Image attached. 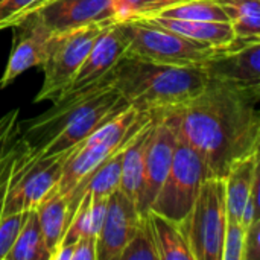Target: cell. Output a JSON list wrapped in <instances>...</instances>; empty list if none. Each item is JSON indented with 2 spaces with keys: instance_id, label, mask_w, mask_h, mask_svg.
Wrapping results in <instances>:
<instances>
[{
  "instance_id": "obj_4",
  "label": "cell",
  "mask_w": 260,
  "mask_h": 260,
  "mask_svg": "<svg viewBox=\"0 0 260 260\" xmlns=\"http://www.w3.org/2000/svg\"><path fill=\"white\" fill-rule=\"evenodd\" d=\"M111 23L113 21L93 23L50 35L46 47V56L41 64L44 81L34 99L35 104L41 101L55 102L62 96L82 66L91 46Z\"/></svg>"
},
{
  "instance_id": "obj_31",
  "label": "cell",
  "mask_w": 260,
  "mask_h": 260,
  "mask_svg": "<svg viewBox=\"0 0 260 260\" xmlns=\"http://www.w3.org/2000/svg\"><path fill=\"white\" fill-rule=\"evenodd\" d=\"M242 260H260V218L245 227Z\"/></svg>"
},
{
  "instance_id": "obj_23",
  "label": "cell",
  "mask_w": 260,
  "mask_h": 260,
  "mask_svg": "<svg viewBox=\"0 0 260 260\" xmlns=\"http://www.w3.org/2000/svg\"><path fill=\"white\" fill-rule=\"evenodd\" d=\"M155 15L181 18V20L229 21L227 14L215 0H183L180 3L165 8Z\"/></svg>"
},
{
  "instance_id": "obj_30",
  "label": "cell",
  "mask_w": 260,
  "mask_h": 260,
  "mask_svg": "<svg viewBox=\"0 0 260 260\" xmlns=\"http://www.w3.org/2000/svg\"><path fill=\"white\" fill-rule=\"evenodd\" d=\"M259 190H260V171L254 175L253 184H251V190L248 193L247 203L244 206L242 210V216H241V224L244 227H247L248 224H251L253 221L260 218V200H259Z\"/></svg>"
},
{
  "instance_id": "obj_28",
  "label": "cell",
  "mask_w": 260,
  "mask_h": 260,
  "mask_svg": "<svg viewBox=\"0 0 260 260\" xmlns=\"http://www.w3.org/2000/svg\"><path fill=\"white\" fill-rule=\"evenodd\" d=\"M244 233H245V227L241 224V221L227 218L221 260H242Z\"/></svg>"
},
{
  "instance_id": "obj_27",
  "label": "cell",
  "mask_w": 260,
  "mask_h": 260,
  "mask_svg": "<svg viewBox=\"0 0 260 260\" xmlns=\"http://www.w3.org/2000/svg\"><path fill=\"white\" fill-rule=\"evenodd\" d=\"M27 215H29V210H24V212L5 215L2 218L0 221V260H6V256L11 251Z\"/></svg>"
},
{
  "instance_id": "obj_17",
  "label": "cell",
  "mask_w": 260,
  "mask_h": 260,
  "mask_svg": "<svg viewBox=\"0 0 260 260\" xmlns=\"http://www.w3.org/2000/svg\"><path fill=\"white\" fill-rule=\"evenodd\" d=\"M260 171L259 151L235 161L229 169L224 180L225 187V209L227 218H233L241 221L244 206L247 203L248 193L251 190V184L254 175Z\"/></svg>"
},
{
  "instance_id": "obj_33",
  "label": "cell",
  "mask_w": 260,
  "mask_h": 260,
  "mask_svg": "<svg viewBox=\"0 0 260 260\" xmlns=\"http://www.w3.org/2000/svg\"><path fill=\"white\" fill-rule=\"evenodd\" d=\"M72 260H96V238L82 236L73 244Z\"/></svg>"
},
{
  "instance_id": "obj_29",
  "label": "cell",
  "mask_w": 260,
  "mask_h": 260,
  "mask_svg": "<svg viewBox=\"0 0 260 260\" xmlns=\"http://www.w3.org/2000/svg\"><path fill=\"white\" fill-rule=\"evenodd\" d=\"M44 2L46 0H0V30L11 27Z\"/></svg>"
},
{
  "instance_id": "obj_9",
  "label": "cell",
  "mask_w": 260,
  "mask_h": 260,
  "mask_svg": "<svg viewBox=\"0 0 260 260\" xmlns=\"http://www.w3.org/2000/svg\"><path fill=\"white\" fill-rule=\"evenodd\" d=\"M151 116L154 119V125L146 146L142 186L136 203L137 210L142 216L149 212L151 204L171 169L175 148L178 143V136L175 134L172 126L166 120L154 114Z\"/></svg>"
},
{
  "instance_id": "obj_6",
  "label": "cell",
  "mask_w": 260,
  "mask_h": 260,
  "mask_svg": "<svg viewBox=\"0 0 260 260\" xmlns=\"http://www.w3.org/2000/svg\"><path fill=\"white\" fill-rule=\"evenodd\" d=\"M193 260H221L227 225L225 187L222 178H207L180 222Z\"/></svg>"
},
{
  "instance_id": "obj_25",
  "label": "cell",
  "mask_w": 260,
  "mask_h": 260,
  "mask_svg": "<svg viewBox=\"0 0 260 260\" xmlns=\"http://www.w3.org/2000/svg\"><path fill=\"white\" fill-rule=\"evenodd\" d=\"M180 2L183 0H114V6L117 20H131L155 15Z\"/></svg>"
},
{
  "instance_id": "obj_2",
  "label": "cell",
  "mask_w": 260,
  "mask_h": 260,
  "mask_svg": "<svg viewBox=\"0 0 260 260\" xmlns=\"http://www.w3.org/2000/svg\"><path fill=\"white\" fill-rule=\"evenodd\" d=\"M113 87L140 113L178 107L203 91L209 78L201 66H171L125 55L110 73Z\"/></svg>"
},
{
  "instance_id": "obj_14",
  "label": "cell",
  "mask_w": 260,
  "mask_h": 260,
  "mask_svg": "<svg viewBox=\"0 0 260 260\" xmlns=\"http://www.w3.org/2000/svg\"><path fill=\"white\" fill-rule=\"evenodd\" d=\"M126 37L122 32L119 21L116 20L111 24H108L105 30L98 37L88 55L85 56L82 66L79 67L78 73L75 75L73 81L62 93V96L93 85L102 81L105 76H108L114 66L119 62V59L126 55Z\"/></svg>"
},
{
  "instance_id": "obj_1",
  "label": "cell",
  "mask_w": 260,
  "mask_h": 260,
  "mask_svg": "<svg viewBox=\"0 0 260 260\" xmlns=\"http://www.w3.org/2000/svg\"><path fill=\"white\" fill-rule=\"evenodd\" d=\"M259 98L260 87L209 78L190 101L151 114L166 120L204 158L210 178H224L235 161L259 151Z\"/></svg>"
},
{
  "instance_id": "obj_20",
  "label": "cell",
  "mask_w": 260,
  "mask_h": 260,
  "mask_svg": "<svg viewBox=\"0 0 260 260\" xmlns=\"http://www.w3.org/2000/svg\"><path fill=\"white\" fill-rule=\"evenodd\" d=\"M107 203L108 198H93L90 192H85L76 207L61 244H75L82 236L98 238L105 219Z\"/></svg>"
},
{
  "instance_id": "obj_16",
  "label": "cell",
  "mask_w": 260,
  "mask_h": 260,
  "mask_svg": "<svg viewBox=\"0 0 260 260\" xmlns=\"http://www.w3.org/2000/svg\"><path fill=\"white\" fill-rule=\"evenodd\" d=\"M152 125H154V119L151 116V119L142 128H139L122 148V177H120L119 190H122L136 203L140 193L145 154H146V146L149 142Z\"/></svg>"
},
{
  "instance_id": "obj_32",
  "label": "cell",
  "mask_w": 260,
  "mask_h": 260,
  "mask_svg": "<svg viewBox=\"0 0 260 260\" xmlns=\"http://www.w3.org/2000/svg\"><path fill=\"white\" fill-rule=\"evenodd\" d=\"M18 114H20V110L14 108L9 113H6L5 116L0 117V154L6 148L11 137L17 133Z\"/></svg>"
},
{
  "instance_id": "obj_13",
  "label": "cell",
  "mask_w": 260,
  "mask_h": 260,
  "mask_svg": "<svg viewBox=\"0 0 260 260\" xmlns=\"http://www.w3.org/2000/svg\"><path fill=\"white\" fill-rule=\"evenodd\" d=\"M34 12L52 34L117 20L114 0H46Z\"/></svg>"
},
{
  "instance_id": "obj_7",
  "label": "cell",
  "mask_w": 260,
  "mask_h": 260,
  "mask_svg": "<svg viewBox=\"0 0 260 260\" xmlns=\"http://www.w3.org/2000/svg\"><path fill=\"white\" fill-rule=\"evenodd\" d=\"M207 178H210V174L204 158L190 145L178 139L171 169L149 210L181 222L190 212Z\"/></svg>"
},
{
  "instance_id": "obj_24",
  "label": "cell",
  "mask_w": 260,
  "mask_h": 260,
  "mask_svg": "<svg viewBox=\"0 0 260 260\" xmlns=\"http://www.w3.org/2000/svg\"><path fill=\"white\" fill-rule=\"evenodd\" d=\"M120 260H158L146 215L140 216L137 229L120 254Z\"/></svg>"
},
{
  "instance_id": "obj_21",
  "label": "cell",
  "mask_w": 260,
  "mask_h": 260,
  "mask_svg": "<svg viewBox=\"0 0 260 260\" xmlns=\"http://www.w3.org/2000/svg\"><path fill=\"white\" fill-rule=\"evenodd\" d=\"M227 14L235 38L260 40V0H215Z\"/></svg>"
},
{
  "instance_id": "obj_3",
  "label": "cell",
  "mask_w": 260,
  "mask_h": 260,
  "mask_svg": "<svg viewBox=\"0 0 260 260\" xmlns=\"http://www.w3.org/2000/svg\"><path fill=\"white\" fill-rule=\"evenodd\" d=\"M149 119L151 113H140L129 107L98 128L85 140L64 152L62 171L56 184L58 192L66 198L82 178H85L104 160L120 149Z\"/></svg>"
},
{
  "instance_id": "obj_19",
  "label": "cell",
  "mask_w": 260,
  "mask_h": 260,
  "mask_svg": "<svg viewBox=\"0 0 260 260\" xmlns=\"http://www.w3.org/2000/svg\"><path fill=\"white\" fill-rule=\"evenodd\" d=\"M40 227L46 241V247L50 253V260L56 248L59 247L64 233L69 227L67 218V201L58 192V187L49 190V193L35 207Z\"/></svg>"
},
{
  "instance_id": "obj_26",
  "label": "cell",
  "mask_w": 260,
  "mask_h": 260,
  "mask_svg": "<svg viewBox=\"0 0 260 260\" xmlns=\"http://www.w3.org/2000/svg\"><path fill=\"white\" fill-rule=\"evenodd\" d=\"M15 136V134H14ZM11 140L8 142L6 148L0 154V221L3 218V210H5V201L8 195V187H9V180L12 174V168L15 163V158L21 149V139L18 140Z\"/></svg>"
},
{
  "instance_id": "obj_22",
  "label": "cell",
  "mask_w": 260,
  "mask_h": 260,
  "mask_svg": "<svg viewBox=\"0 0 260 260\" xmlns=\"http://www.w3.org/2000/svg\"><path fill=\"white\" fill-rule=\"evenodd\" d=\"M6 260H50V253L46 247L35 209L29 210Z\"/></svg>"
},
{
  "instance_id": "obj_5",
  "label": "cell",
  "mask_w": 260,
  "mask_h": 260,
  "mask_svg": "<svg viewBox=\"0 0 260 260\" xmlns=\"http://www.w3.org/2000/svg\"><path fill=\"white\" fill-rule=\"evenodd\" d=\"M126 37V55L171 66H200L218 49L177 35L148 18L117 20Z\"/></svg>"
},
{
  "instance_id": "obj_18",
  "label": "cell",
  "mask_w": 260,
  "mask_h": 260,
  "mask_svg": "<svg viewBox=\"0 0 260 260\" xmlns=\"http://www.w3.org/2000/svg\"><path fill=\"white\" fill-rule=\"evenodd\" d=\"M146 218L157 248L158 260H193L180 222L151 210L146 213Z\"/></svg>"
},
{
  "instance_id": "obj_10",
  "label": "cell",
  "mask_w": 260,
  "mask_h": 260,
  "mask_svg": "<svg viewBox=\"0 0 260 260\" xmlns=\"http://www.w3.org/2000/svg\"><path fill=\"white\" fill-rule=\"evenodd\" d=\"M200 66L210 79L260 87V40L235 38Z\"/></svg>"
},
{
  "instance_id": "obj_15",
  "label": "cell",
  "mask_w": 260,
  "mask_h": 260,
  "mask_svg": "<svg viewBox=\"0 0 260 260\" xmlns=\"http://www.w3.org/2000/svg\"><path fill=\"white\" fill-rule=\"evenodd\" d=\"M149 21L177 34L195 43L210 47H225L235 40L233 29L229 21H200V20H181L161 15L143 17Z\"/></svg>"
},
{
  "instance_id": "obj_12",
  "label": "cell",
  "mask_w": 260,
  "mask_h": 260,
  "mask_svg": "<svg viewBox=\"0 0 260 260\" xmlns=\"http://www.w3.org/2000/svg\"><path fill=\"white\" fill-rule=\"evenodd\" d=\"M137 204L122 190L108 197L107 213L96 238V260H120V254L140 221Z\"/></svg>"
},
{
  "instance_id": "obj_8",
  "label": "cell",
  "mask_w": 260,
  "mask_h": 260,
  "mask_svg": "<svg viewBox=\"0 0 260 260\" xmlns=\"http://www.w3.org/2000/svg\"><path fill=\"white\" fill-rule=\"evenodd\" d=\"M62 160L64 154L46 157L34 152L21 139V149L12 168L3 216L35 209L49 190L58 184Z\"/></svg>"
},
{
  "instance_id": "obj_11",
  "label": "cell",
  "mask_w": 260,
  "mask_h": 260,
  "mask_svg": "<svg viewBox=\"0 0 260 260\" xmlns=\"http://www.w3.org/2000/svg\"><path fill=\"white\" fill-rule=\"evenodd\" d=\"M12 49L8 66L0 78V88L11 85L20 75L34 67H41L47 41L52 35L43 20L32 11L12 26Z\"/></svg>"
}]
</instances>
